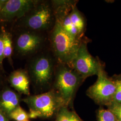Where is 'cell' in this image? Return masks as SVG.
<instances>
[{"label":"cell","instance_id":"cell-1","mask_svg":"<svg viewBox=\"0 0 121 121\" xmlns=\"http://www.w3.org/2000/svg\"><path fill=\"white\" fill-rule=\"evenodd\" d=\"M57 62L49 46L30 57L26 67L30 80L40 90L51 89Z\"/></svg>","mask_w":121,"mask_h":121},{"label":"cell","instance_id":"cell-2","mask_svg":"<svg viewBox=\"0 0 121 121\" xmlns=\"http://www.w3.org/2000/svg\"><path fill=\"white\" fill-rule=\"evenodd\" d=\"M51 0H38L35 6L13 22L15 30H30L48 34L56 23Z\"/></svg>","mask_w":121,"mask_h":121},{"label":"cell","instance_id":"cell-3","mask_svg":"<svg viewBox=\"0 0 121 121\" xmlns=\"http://www.w3.org/2000/svg\"><path fill=\"white\" fill-rule=\"evenodd\" d=\"M84 81L71 66L58 62L51 89L60 96L66 106L73 109L76 92Z\"/></svg>","mask_w":121,"mask_h":121},{"label":"cell","instance_id":"cell-4","mask_svg":"<svg viewBox=\"0 0 121 121\" xmlns=\"http://www.w3.org/2000/svg\"><path fill=\"white\" fill-rule=\"evenodd\" d=\"M49 47L58 62L71 65L82 41L76 40L63 29L60 23L55 25L48 35Z\"/></svg>","mask_w":121,"mask_h":121},{"label":"cell","instance_id":"cell-5","mask_svg":"<svg viewBox=\"0 0 121 121\" xmlns=\"http://www.w3.org/2000/svg\"><path fill=\"white\" fill-rule=\"evenodd\" d=\"M13 36V54L30 58L49 46L48 34L30 30H16Z\"/></svg>","mask_w":121,"mask_h":121},{"label":"cell","instance_id":"cell-6","mask_svg":"<svg viewBox=\"0 0 121 121\" xmlns=\"http://www.w3.org/2000/svg\"><path fill=\"white\" fill-rule=\"evenodd\" d=\"M24 101L30 107L29 118H51L56 116L62 107L64 101L52 89L34 95L29 96Z\"/></svg>","mask_w":121,"mask_h":121},{"label":"cell","instance_id":"cell-7","mask_svg":"<svg viewBox=\"0 0 121 121\" xmlns=\"http://www.w3.org/2000/svg\"><path fill=\"white\" fill-rule=\"evenodd\" d=\"M97 79L86 91V95L100 106H108L112 102L116 87L111 77H109L104 66L99 69Z\"/></svg>","mask_w":121,"mask_h":121},{"label":"cell","instance_id":"cell-8","mask_svg":"<svg viewBox=\"0 0 121 121\" xmlns=\"http://www.w3.org/2000/svg\"><path fill=\"white\" fill-rule=\"evenodd\" d=\"M90 40L85 37L83 39L77 54L70 66L84 80L89 77L97 75L99 69L104 66L98 57L92 56L88 51L87 44Z\"/></svg>","mask_w":121,"mask_h":121},{"label":"cell","instance_id":"cell-9","mask_svg":"<svg viewBox=\"0 0 121 121\" xmlns=\"http://www.w3.org/2000/svg\"><path fill=\"white\" fill-rule=\"evenodd\" d=\"M38 0H6L0 12V22H13L23 17Z\"/></svg>","mask_w":121,"mask_h":121},{"label":"cell","instance_id":"cell-10","mask_svg":"<svg viewBox=\"0 0 121 121\" xmlns=\"http://www.w3.org/2000/svg\"><path fill=\"white\" fill-rule=\"evenodd\" d=\"M63 29L73 39L81 41L86 29V20L82 12L75 6L72 11L60 22Z\"/></svg>","mask_w":121,"mask_h":121},{"label":"cell","instance_id":"cell-11","mask_svg":"<svg viewBox=\"0 0 121 121\" xmlns=\"http://www.w3.org/2000/svg\"><path fill=\"white\" fill-rule=\"evenodd\" d=\"M11 85L20 93L30 95V79L26 69L14 70L9 76Z\"/></svg>","mask_w":121,"mask_h":121},{"label":"cell","instance_id":"cell-12","mask_svg":"<svg viewBox=\"0 0 121 121\" xmlns=\"http://www.w3.org/2000/svg\"><path fill=\"white\" fill-rule=\"evenodd\" d=\"M78 2L75 0H51L56 22H60L69 15Z\"/></svg>","mask_w":121,"mask_h":121},{"label":"cell","instance_id":"cell-13","mask_svg":"<svg viewBox=\"0 0 121 121\" xmlns=\"http://www.w3.org/2000/svg\"><path fill=\"white\" fill-rule=\"evenodd\" d=\"M19 96L14 91L6 88L0 94V108L10 113L18 105Z\"/></svg>","mask_w":121,"mask_h":121},{"label":"cell","instance_id":"cell-14","mask_svg":"<svg viewBox=\"0 0 121 121\" xmlns=\"http://www.w3.org/2000/svg\"><path fill=\"white\" fill-rule=\"evenodd\" d=\"M3 32L4 43V56L7 58L10 65L13 67L12 56L13 54V42L12 34L6 30L3 26H1Z\"/></svg>","mask_w":121,"mask_h":121},{"label":"cell","instance_id":"cell-15","mask_svg":"<svg viewBox=\"0 0 121 121\" xmlns=\"http://www.w3.org/2000/svg\"><path fill=\"white\" fill-rule=\"evenodd\" d=\"M55 121H83L73 109L64 106L60 108Z\"/></svg>","mask_w":121,"mask_h":121},{"label":"cell","instance_id":"cell-16","mask_svg":"<svg viewBox=\"0 0 121 121\" xmlns=\"http://www.w3.org/2000/svg\"><path fill=\"white\" fill-rule=\"evenodd\" d=\"M96 117L97 121H117L112 112L102 107H100L97 110Z\"/></svg>","mask_w":121,"mask_h":121},{"label":"cell","instance_id":"cell-17","mask_svg":"<svg viewBox=\"0 0 121 121\" xmlns=\"http://www.w3.org/2000/svg\"><path fill=\"white\" fill-rule=\"evenodd\" d=\"M111 78L115 82L116 87L112 103L121 104V74H115Z\"/></svg>","mask_w":121,"mask_h":121},{"label":"cell","instance_id":"cell-18","mask_svg":"<svg viewBox=\"0 0 121 121\" xmlns=\"http://www.w3.org/2000/svg\"><path fill=\"white\" fill-rule=\"evenodd\" d=\"M11 118L16 121H26L29 118L27 113L19 106L9 113Z\"/></svg>","mask_w":121,"mask_h":121},{"label":"cell","instance_id":"cell-19","mask_svg":"<svg viewBox=\"0 0 121 121\" xmlns=\"http://www.w3.org/2000/svg\"><path fill=\"white\" fill-rule=\"evenodd\" d=\"M107 108L113 113L117 121H121V104L112 103L107 106Z\"/></svg>","mask_w":121,"mask_h":121},{"label":"cell","instance_id":"cell-20","mask_svg":"<svg viewBox=\"0 0 121 121\" xmlns=\"http://www.w3.org/2000/svg\"><path fill=\"white\" fill-rule=\"evenodd\" d=\"M4 59V43L3 32L1 28H0V65L3 66V62Z\"/></svg>","mask_w":121,"mask_h":121},{"label":"cell","instance_id":"cell-21","mask_svg":"<svg viewBox=\"0 0 121 121\" xmlns=\"http://www.w3.org/2000/svg\"><path fill=\"white\" fill-rule=\"evenodd\" d=\"M4 75V69L3 66L0 65V83L2 81Z\"/></svg>","mask_w":121,"mask_h":121},{"label":"cell","instance_id":"cell-22","mask_svg":"<svg viewBox=\"0 0 121 121\" xmlns=\"http://www.w3.org/2000/svg\"><path fill=\"white\" fill-rule=\"evenodd\" d=\"M6 0H0V12Z\"/></svg>","mask_w":121,"mask_h":121},{"label":"cell","instance_id":"cell-23","mask_svg":"<svg viewBox=\"0 0 121 121\" xmlns=\"http://www.w3.org/2000/svg\"><path fill=\"white\" fill-rule=\"evenodd\" d=\"M0 121H6L5 118L3 115L0 112Z\"/></svg>","mask_w":121,"mask_h":121},{"label":"cell","instance_id":"cell-24","mask_svg":"<svg viewBox=\"0 0 121 121\" xmlns=\"http://www.w3.org/2000/svg\"><path fill=\"white\" fill-rule=\"evenodd\" d=\"M26 121H28V120H26Z\"/></svg>","mask_w":121,"mask_h":121}]
</instances>
